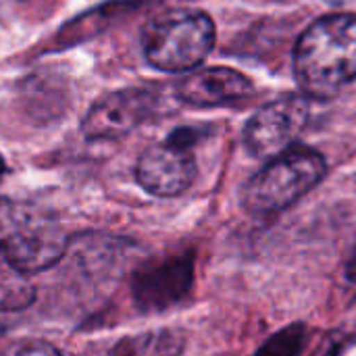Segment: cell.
Masks as SVG:
<instances>
[{
	"instance_id": "7a4b0ae2",
	"label": "cell",
	"mask_w": 356,
	"mask_h": 356,
	"mask_svg": "<svg viewBox=\"0 0 356 356\" xmlns=\"http://www.w3.org/2000/svg\"><path fill=\"white\" fill-rule=\"evenodd\" d=\"M140 44L146 60L169 73L198 67L215 46V25L200 10H169L142 27Z\"/></svg>"
},
{
	"instance_id": "2e32d148",
	"label": "cell",
	"mask_w": 356,
	"mask_h": 356,
	"mask_svg": "<svg viewBox=\"0 0 356 356\" xmlns=\"http://www.w3.org/2000/svg\"><path fill=\"white\" fill-rule=\"evenodd\" d=\"M25 2H29V0H0V6H21V4H25Z\"/></svg>"
},
{
	"instance_id": "7c38bea8",
	"label": "cell",
	"mask_w": 356,
	"mask_h": 356,
	"mask_svg": "<svg viewBox=\"0 0 356 356\" xmlns=\"http://www.w3.org/2000/svg\"><path fill=\"white\" fill-rule=\"evenodd\" d=\"M25 211H27V204L0 198V248L6 242V238L13 234V229L19 225V221L23 219Z\"/></svg>"
},
{
	"instance_id": "9c48e42d",
	"label": "cell",
	"mask_w": 356,
	"mask_h": 356,
	"mask_svg": "<svg viewBox=\"0 0 356 356\" xmlns=\"http://www.w3.org/2000/svg\"><path fill=\"white\" fill-rule=\"evenodd\" d=\"M252 90V81L240 71L211 67L184 77L177 83L175 94L181 102L192 106H221L250 96Z\"/></svg>"
},
{
	"instance_id": "e0dca14e",
	"label": "cell",
	"mask_w": 356,
	"mask_h": 356,
	"mask_svg": "<svg viewBox=\"0 0 356 356\" xmlns=\"http://www.w3.org/2000/svg\"><path fill=\"white\" fill-rule=\"evenodd\" d=\"M2 171H4V161H2V156H0V177H2Z\"/></svg>"
},
{
	"instance_id": "8fae6325",
	"label": "cell",
	"mask_w": 356,
	"mask_h": 356,
	"mask_svg": "<svg viewBox=\"0 0 356 356\" xmlns=\"http://www.w3.org/2000/svg\"><path fill=\"white\" fill-rule=\"evenodd\" d=\"M307 330L302 323H294L271 336L254 356H298L305 344Z\"/></svg>"
},
{
	"instance_id": "9a60e30c",
	"label": "cell",
	"mask_w": 356,
	"mask_h": 356,
	"mask_svg": "<svg viewBox=\"0 0 356 356\" xmlns=\"http://www.w3.org/2000/svg\"><path fill=\"white\" fill-rule=\"evenodd\" d=\"M346 277H348V282H356V248L353 257H350V261H348V265H346Z\"/></svg>"
},
{
	"instance_id": "277c9868",
	"label": "cell",
	"mask_w": 356,
	"mask_h": 356,
	"mask_svg": "<svg viewBox=\"0 0 356 356\" xmlns=\"http://www.w3.org/2000/svg\"><path fill=\"white\" fill-rule=\"evenodd\" d=\"M67 250V236L58 223L27 207L23 219L0 248V261L17 275H33L56 265Z\"/></svg>"
},
{
	"instance_id": "3957f363",
	"label": "cell",
	"mask_w": 356,
	"mask_h": 356,
	"mask_svg": "<svg viewBox=\"0 0 356 356\" xmlns=\"http://www.w3.org/2000/svg\"><path fill=\"white\" fill-rule=\"evenodd\" d=\"M325 175V159L305 146L286 148L267 167L248 179L242 204L252 215L286 211L309 194Z\"/></svg>"
},
{
	"instance_id": "5b68a950",
	"label": "cell",
	"mask_w": 356,
	"mask_h": 356,
	"mask_svg": "<svg viewBox=\"0 0 356 356\" xmlns=\"http://www.w3.org/2000/svg\"><path fill=\"white\" fill-rule=\"evenodd\" d=\"M309 113L302 96H286L261 106L244 125V146L252 156H277L307 125Z\"/></svg>"
},
{
	"instance_id": "4fadbf2b",
	"label": "cell",
	"mask_w": 356,
	"mask_h": 356,
	"mask_svg": "<svg viewBox=\"0 0 356 356\" xmlns=\"http://www.w3.org/2000/svg\"><path fill=\"white\" fill-rule=\"evenodd\" d=\"M0 356H60L54 346L46 342H21L6 348Z\"/></svg>"
},
{
	"instance_id": "5bb4252c",
	"label": "cell",
	"mask_w": 356,
	"mask_h": 356,
	"mask_svg": "<svg viewBox=\"0 0 356 356\" xmlns=\"http://www.w3.org/2000/svg\"><path fill=\"white\" fill-rule=\"evenodd\" d=\"M200 140V131L198 129H192V127H179L175 129L171 136H169V144L173 146H179V148H188L192 150V146Z\"/></svg>"
},
{
	"instance_id": "6da1fadb",
	"label": "cell",
	"mask_w": 356,
	"mask_h": 356,
	"mask_svg": "<svg viewBox=\"0 0 356 356\" xmlns=\"http://www.w3.org/2000/svg\"><path fill=\"white\" fill-rule=\"evenodd\" d=\"M294 73L302 92L334 98L356 79V17L327 15L313 21L296 42Z\"/></svg>"
},
{
	"instance_id": "30bf717a",
	"label": "cell",
	"mask_w": 356,
	"mask_h": 356,
	"mask_svg": "<svg viewBox=\"0 0 356 356\" xmlns=\"http://www.w3.org/2000/svg\"><path fill=\"white\" fill-rule=\"evenodd\" d=\"M184 336L177 330H154L115 340L96 356H179L184 353Z\"/></svg>"
},
{
	"instance_id": "ba28073f",
	"label": "cell",
	"mask_w": 356,
	"mask_h": 356,
	"mask_svg": "<svg viewBox=\"0 0 356 356\" xmlns=\"http://www.w3.org/2000/svg\"><path fill=\"white\" fill-rule=\"evenodd\" d=\"M136 177L148 194L161 198L179 196L196 179V161L188 148L163 142L140 154Z\"/></svg>"
},
{
	"instance_id": "52a82bcc",
	"label": "cell",
	"mask_w": 356,
	"mask_h": 356,
	"mask_svg": "<svg viewBox=\"0 0 356 356\" xmlns=\"http://www.w3.org/2000/svg\"><path fill=\"white\" fill-rule=\"evenodd\" d=\"M154 106L148 90L127 88L98 98L81 121L88 140H115L142 125Z\"/></svg>"
},
{
	"instance_id": "8992f818",
	"label": "cell",
	"mask_w": 356,
	"mask_h": 356,
	"mask_svg": "<svg viewBox=\"0 0 356 356\" xmlns=\"http://www.w3.org/2000/svg\"><path fill=\"white\" fill-rule=\"evenodd\" d=\"M194 282V257L179 254L156 263H146L134 273L131 296L146 313L165 311L181 302Z\"/></svg>"
}]
</instances>
